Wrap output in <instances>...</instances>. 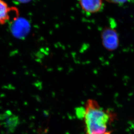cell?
Segmentation results:
<instances>
[{
  "mask_svg": "<svg viewBox=\"0 0 134 134\" xmlns=\"http://www.w3.org/2000/svg\"><path fill=\"white\" fill-rule=\"evenodd\" d=\"M115 118L112 111L104 109L95 100L88 99L84 114L85 134H111L107 125Z\"/></svg>",
  "mask_w": 134,
  "mask_h": 134,
  "instance_id": "6da1fadb",
  "label": "cell"
},
{
  "mask_svg": "<svg viewBox=\"0 0 134 134\" xmlns=\"http://www.w3.org/2000/svg\"><path fill=\"white\" fill-rule=\"evenodd\" d=\"M101 38L103 47L108 51H115L119 46V36L114 28L106 27L103 29Z\"/></svg>",
  "mask_w": 134,
  "mask_h": 134,
  "instance_id": "7a4b0ae2",
  "label": "cell"
},
{
  "mask_svg": "<svg viewBox=\"0 0 134 134\" xmlns=\"http://www.w3.org/2000/svg\"><path fill=\"white\" fill-rule=\"evenodd\" d=\"M107 2L111 4H115L119 6H122L125 4V3H126L128 1H107Z\"/></svg>",
  "mask_w": 134,
  "mask_h": 134,
  "instance_id": "5b68a950",
  "label": "cell"
},
{
  "mask_svg": "<svg viewBox=\"0 0 134 134\" xmlns=\"http://www.w3.org/2000/svg\"><path fill=\"white\" fill-rule=\"evenodd\" d=\"M15 10V8H11L6 3L0 1V24H4L10 20L11 13Z\"/></svg>",
  "mask_w": 134,
  "mask_h": 134,
  "instance_id": "277c9868",
  "label": "cell"
},
{
  "mask_svg": "<svg viewBox=\"0 0 134 134\" xmlns=\"http://www.w3.org/2000/svg\"><path fill=\"white\" fill-rule=\"evenodd\" d=\"M79 4L82 10L88 14H94L100 12L102 9L104 4L101 0L80 1Z\"/></svg>",
  "mask_w": 134,
  "mask_h": 134,
  "instance_id": "3957f363",
  "label": "cell"
}]
</instances>
